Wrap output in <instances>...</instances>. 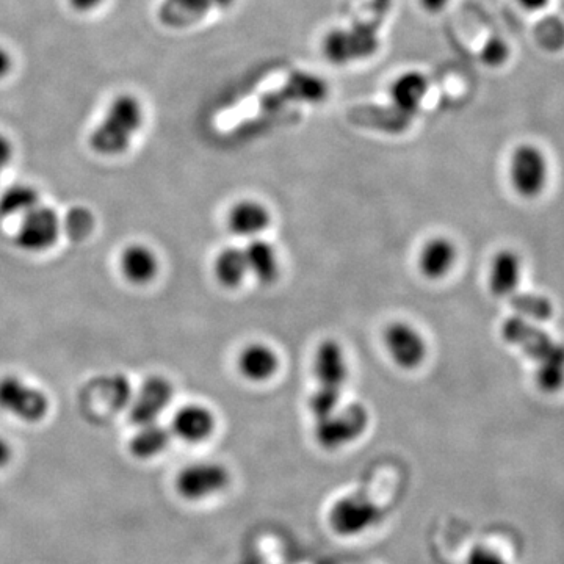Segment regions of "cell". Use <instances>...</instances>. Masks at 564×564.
I'll return each instance as SVG.
<instances>
[{"instance_id":"obj_1","label":"cell","mask_w":564,"mask_h":564,"mask_svg":"<svg viewBox=\"0 0 564 564\" xmlns=\"http://www.w3.org/2000/svg\"><path fill=\"white\" fill-rule=\"evenodd\" d=\"M505 342L519 348L535 362V383L544 394L564 389V344L555 340L538 323L513 315L502 325Z\"/></svg>"},{"instance_id":"obj_2","label":"cell","mask_w":564,"mask_h":564,"mask_svg":"<svg viewBox=\"0 0 564 564\" xmlns=\"http://www.w3.org/2000/svg\"><path fill=\"white\" fill-rule=\"evenodd\" d=\"M145 120V112L132 94H120L107 110L102 123L94 129L90 146L104 157L121 156L131 146Z\"/></svg>"},{"instance_id":"obj_3","label":"cell","mask_w":564,"mask_h":564,"mask_svg":"<svg viewBox=\"0 0 564 564\" xmlns=\"http://www.w3.org/2000/svg\"><path fill=\"white\" fill-rule=\"evenodd\" d=\"M367 425L369 414L364 406H345L323 419L315 420V441L322 449L337 450L361 438L366 433Z\"/></svg>"},{"instance_id":"obj_4","label":"cell","mask_w":564,"mask_h":564,"mask_svg":"<svg viewBox=\"0 0 564 564\" xmlns=\"http://www.w3.org/2000/svg\"><path fill=\"white\" fill-rule=\"evenodd\" d=\"M383 519V511L364 496L336 500L328 511V525L337 536L356 538L364 535Z\"/></svg>"},{"instance_id":"obj_5","label":"cell","mask_w":564,"mask_h":564,"mask_svg":"<svg viewBox=\"0 0 564 564\" xmlns=\"http://www.w3.org/2000/svg\"><path fill=\"white\" fill-rule=\"evenodd\" d=\"M51 402L46 392L19 376L0 378V409L27 423L41 422L49 413Z\"/></svg>"},{"instance_id":"obj_6","label":"cell","mask_w":564,"mask_h":564,"mask_svg":"<svg viewBox=\"0 0 564 564\" xmlns=\"http://www.w3.org/2000/svg\"><path fill=\"white\" fill-rule=\"evenodd\" d=\"M62 231V218L57 210L40 204L21 217L15 245L24 253H46L57 245Z\"/></svg>"},{"instance_id":"obj_7","label":"cell","mask_w":564,"mask_h":564,"mask_svg":"<svg viewBox=\"0 0 564 564\" xmlns=\"http://www.w3.org/2000/svg\"><path fill=\"white\" fill-rule=\"evenodd\" d=\"M511 187L522 198L533 199L544 192L549 179V165L541 149L533 145H521L511 154Z\"/></svg>"},{"instance_id":"obj_8","label":"cell","mask_w":564,"mask_h":564,"mask_svg":"<svg viewBox=\"0 0 564 564\" xmlns=\"http://www.w3.org/2000/svg\"><path fill=\"white\" fill-rule=\"evenodd\" d=\"M231 474L218 463H195L184 467L176 478L179 496L190 502L209 499L228 488Z\"/></svg>"},{"instance_id":"obj_9","label":"cell","mask_w":564,"mask_h":564,"mask_svg":"<svg viewBox=\"0 0 564 564\" xmlns=\"http://www.w3.org/2000/svg\"><path fill=\"white\" fill-rule=\"evenodd\" d=\"M384 347L395 366L403 370H414L422 366L427 358V342L419 329L406 322H392L383 333Z\"/></svg>"},{"instance_id":"obj_10","label":"cell","mask_w":564,"mask_h":564,"mask_svg":"<svg viewBox=\"0 0 564 564\" xmlns=\"http://www.w3.org/2000/svg\"><path fill=\"white\" fill-rule=\"evenodd\" d=\"M378 47V37L370 27H356V29H337L329 33L323 44V52L336 65L366 58L372 55Z\"/></svg>"},{"instance_id":"obj_11","label":"cell","mask_w":564,"mask_h":564,"mask_svg":"<svg viewBox=\"0 0 564 564\" xmlns=\"http://www.w3.org/2000/svg\"><path fill=\"white\" fill-rule=\"evenodd\" d=\"M173 395V384L165 376H149L132 400L131 413H129L131 422L137 427L157 422L160 414L170 406Z\"/></svg>"},{"instance_id":"obj_12","label":"cell","mask_w":564,"mask_h":564,"mask_svg":"<svg viewBox=\"0 0 564 564\" xmlns=\"http://www.w3.org/2000/svg\"><path fill=\"white\" fill-rule=\"evenodd\" d=\"M235 0H163L157 16L163 26L185 29L206 18L212 11L232 7Z\"/></svg>"},{"instance_id":"obj_13","label":"cell","mask_w":564,"mask_h":564,"mask_svg":"<svg viewBox=\"0 0 564 564\" xmlns=\"http://www.w3.org/2000/svg\"><path fill=\"white\" fill-rule=\"evenodd\" d=\"M314 376L317 386L342 391L348 378L344 348L337 340L326 339L315 350Z\"/></svg>"},{"instance_id":"obj_14","label":"cell","mask_w":564,"mask_h":564,"mask_svg":"<svg viewBox=\"0 0 564 564\" xmlns=\"http://www.w3.org/2000/svg\"><path fill=\"white\" fill-rule=\"evenodd\" d=\"M215 414L198 403L182 406L171 420V434L187 444L207 441L215 431Z\"/></svg>"},{"instance_id":"obj_15","label":"cell","mask_w":564,"mask_h":564,"mask_svg":"<svg viewBox=\"0 0 564 564\" xmlns=\"http://www.w3.org/2000/svg\"><path fill=\"white\" fill-rule=\"evenodd\" d=\"M120 270L127 282L134 286H148L159 275V257L145 243H131L121 251Z\"/></svg>"},{"instance_id":"obj_16","label":"cell","mask_w":564,"mask_h":564,"mask_svg":"<svg viewBox=\"0 0 564 564\" xmlns=\"http://www.w3.org/2000/svg\"><path fill=\"white\" fill-rule=\"evenodd\" d=\"M458 261V248L453 240L447 237H433L423 243L417 259L423 278L438 281L452 272Z\"/></svg>"},{"instance_id":"obj_17","label":"cell","mask_w":564,"mask_h":564,"mask_svg":"<svg viewBox=\"0 0 564 564\" xmlns=\"http://www.w3.org/2000/svg\"><path fill=\"white\" fill-rule=\"evenodd\" d=\"M522 279V259L514 250H500L492 257L488 286L494 297H513Z\"/></svg>"},{"instance_id":"obj_18","label":"cell","mask_w":564,"mask_h":564,"mask_svg":"<svg viewBox=\"0 0 564 564\" xmlns=\"http://www.w3.org/2000/svg\"><path fill=\"white\" fill-rule=\"evenodd\" d=\"M272 221L270 210L254 199H242L231 207L228 214V226L232 234L245 239H257L267 231Z\"/></svg>"},{"instance_id":"obj_19","label":"cell","mask_w":564,"mask_h":564,"mask_svg":"<svg viewBox=\"0 0 564 564\" xmlns=\"http://www.w3.org/2000/svg\"><path fill=\"white\" fill-rule=\"evenodd\" d=\"M240 375L251 383H265L272 380L279 370L278 353L265 344L246 345L237 358Z\"/></svg>"},{"instance_id":"obj_20","label":"cell","mask_w":564,"mask_h":564,"mask_svg":"<svg viewBox=\"0 0 564 564\" xmlns=\"http://www.w3.org/2000/svg\"><path fill=\"white\" fill-rule=\"evenodd\" d=\"M428 91L427 77L417 71L402 74L391 87V99L395 110L406 118H413Z\"/></svg>"},{"instance_id":"obj_21","label":"cell","mask_w":564,"mask_h":564,"mask_svg":"<svg viewBox=\"0 0 564 564\" xmlns=\"http://www.w3.org/2000/svg\"><path fill=\"white\" fill-rule=\"evenodd\" d=\"M246 265L248 273L261 284H273L279 278L281 265H279L278 253L272 243L267 240L253 239L245 250Z\"/></svg>"},{"instance_id":"obj_22","label":"cell","mask_w":564,"mask_h":564,"mask_svg":"<svg viewBox=\"0 0 564 564\" xmlns=\"http://www.w3.org/2000/svg\"><path fill=\"white\" fill-rule=\"evenodd\" d=\"M171 442V430L159 423H148L138 427L134 438L129 442V450L138 460H151L162 455Z\"/></svg>"},{"instance_id":"obj_23","label":"cell","mask_w":564,"mask_h":564,"mask_svg":"<svg viewBox=\"0 0 564 564\" xmlns=\"http://www.w3.org/2000/svg\"><path fill=\"white\" fill-rule=\"evenodd\" d=\"M214 275L226 289H235L243 284L246 276L250 275L243 250L237 246H228L221 250L215 257Z\"/></svg>"},{"instance_id":"obj_24","label":"cell","mask_w":564,"mask_h":564,"mask_svg":"<svg viewBox=\"0 0 564 564\" xmlns=\"http://www.w3.org/2000/svg\"><path fill=\"white\" fill-rule=\"evenodd\" d=\"M37 188L29 184H13L0 195V218L24 217L27 212L40 206Z\"/></svg>"},{"instance_id":"obj_25","label":"cell","mask_w":564,"mask_h":564,"mask_svg":"<svg viewBox=\"0 0 564 564\" xmlns=\"http://www.w3.org/2000/svg\"><path fill=\"white\" fill-rule=\"evenodd\" d=\"M511 308L517 317L533 323H543L554 317V303L538 293H514L511 297Z\"/></svg>"},{"instance_id":"obj_26","label":"cell","mask_w":564,"mask_h":564,"mask_svg":"<svg viewBox=\"0 0 564 564\" xmlns=\"http://www.w3.org/2000/svg\"><path fill=\"white\" fill-rule=\"evenodd\" d=\"M63 231L73 242H84L93 234L96 220L93 212L87 207L77 206L69 210L65 220H62Z\"/></svg>"},{"instance_id":"obj_27","label":"cell","mask_w":564,"mask_h":564,"mask_svg":"<svg viewBox=\"0 0 564 564\" xmlns=\"http://www.w3.org/2000/svg\"><path fill=\"white\" fill-rule=\"evenodd\" d=\"M536 41L549 52H560L564 47V22L557 16H547L536 24Z\"/></svg>"},{"instance_id":"obj_28","label":"cell","mask_w":564,"mask_h":564,"mask_svg":"<svg viewBox=\"0 0 564 564\" xmlns=\"http://www.w3.org/2000/svg\"><path fill=\"white\" fill-rule=\"evenodd\" d=\"M340 400H342V391L317 386V389L309 397V411H311L315 420L323 419V417L333 414L340 408Z\"/></svg>"},{"instance_id":"obj_29","label":"cell","mask_w":564,"mask_h":564,"mask_svg":"<svg viewBox=\"0 0 564 564\" xmlns=\"http://www.w3.org/2000/svg\"><path fill=\"white\" fill-rule=\"evenodd\" d=\"M508 55H510V49H508L507 43L500 40V38H492L486 43L481 51V58L483 62L488 66H500L505 63Z\"/></svg>"},{"instance_id":"obj_30","label":"cell","mask_w":564,"mask_h":564,"mask_svg":"<svg viewBox=\"0 0 564 564\" xmlns=\"http://www.w3.org/2000/svg\"><path fill=\"white\" fill-rule=\"evenodd\" d=\"M466 564H510L496 549L488 546H475L466 557Z\"/></svg>"},{"instance_id":"obj_31","label":"cell","mask_w":564,"mask_h":564,"mask_svg":"<svg viewBox=\"0 0 564 564\" xmlns=\"http://www.w3.org/2000/svg\"><path fill=\"white\" fill-rule=\"evenodd\" d=\"M11 159H13V145L5 135L0 134V176L10 165Z\"/></svg>"},{"instance_id":"obj_32","label":"cell","mask_w":564,"mask_h":564,"mask_svg":"<svg viewBox=\"0 0 564 564\" xmlns=\"http://www.w3.org/2000/svg\"><path fill=\"white\" fill-rule=\"evenodd\" d=\"M104 0H69V5L80 13H87V11L94 10L99 7Z\"/></svg>"},{"instance_id":"obj_33","label":"cell","mask_w":564,"mask_h":564,"mask_svg":"<svg viewBox=\"0 0 564 564\" xmlns=\"http://www.w3.org/2000/svg\"><path fill=\"white\" fill-rule=\"evenodd\" d=\"M11 458H13V449H11L10 442L0 436V469L7 466Z\"/></svg>"},{"instance_id":"obj_34","label":"cell","mask_w":564,"mask_h":564,"mask_svg":"<svg viewBox=\"0 0 564 564\" xmlns=\"http://www.w3.org/2000/svg\"><path fill=\"white\" fill-rule=\"evenodd\" d=\"M419 2L423 10H427L428 13H438V11H442L447 7L450 0H419Z\"/></svg>"},{"instance_id":"obj_35","label":"cell","mask_w":564,"mask_h":564,"mask_svg":"<svg viewBox=\"0 0 564 564\" xmlns=\"http://www.w3.org/2000/svg\"><path fill=\"white\" fill-rule=\"evenodd\" d=\"M11 69V57L5 49L0 47V79L7 76Z\"/></svg>"},{"instance_id":"obj_36","label":"cell","mask_w":564,"mask_h":564,"mask_svg":"<svg viewBox=\"0 0 564 564\" xmlns=\"http://www.w3.org/2000/svg\"><path fill=\"white\" fill-rule=\"evenodd\" d=\"M519 4H521L525 10L536 11L546 7V5L549 4V0H519Z\"/></svg>"}]
</instances>
